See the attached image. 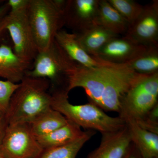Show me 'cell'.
I'll list each match as a JSON object with an SVG mask.
<instances>
[{
    "label": "cell",
    "mask_w": 158,
    "mask_h": 158,
    "mask_svg": "<svg viewBox=\"0 0 158 158\" xmlns=\"http://www.w3.org/2000/svg\"><path fill=\"white\" fill-rule=\"evenodd\" d=\"M9 11L10 8L7 2L4 5L0 6V20L6 17L9 14Z\"/></svg>",
    "instance_id": "obj_29"
},
{
    "label": "cell",
    "mask_w": 158,
    "mask_h": 158,
    "mask_svg": "<svg viewBox=\"0 0 158 158\" xmlns=\"http://www.w3.org/2000/svg\"><path fill=\"white\" fill-rule=\"evenodd\" d=\"M95 23L118 36L124 35L129 27L127 21L107 0H100Z\"/></svg>",
    "instance_id": "obj_17"
},
{
    "label": "cell",
    "mask_w": 158,
    "mask_h": 158,
    "mask_svg": "<svg viewBox=\"0 0 158 158\" xmlns=\"http://www.w3.org/2000/svg\"><path fill=\"white\" fill-rule=\"evenodd\" d=\"M7 15L2 19L0 20V42L2 39L4 34L7 31L6 26H7V23H8Z\"/></svg>",
    "instance_id": "obj_28"
},
{
    "label": "cell",
    "mask_w": 158,
    "mask_h": 158,
    "mask_svg": "<svg viewBox=\"0 0 158 158\" xmlns=\"http://www.w3.org/2000/svg\"><path fill=\"white\" fill-rule=\"evenodd\" d=\"M69 92L64 89L52 90L51 108L62 114L68 121L87 130L97 131L102 134L113 132L126 126L124 119L109 116L100 108L89 102L74 105L69 100Z\"/></svg>",
    "instance_id": "obj_2"
},
{
    "label": "cell",
    "mask_w": 158,
    "mask_h": 158,
    "mask_svg": "<svg viewBox=\"0 0 158 158\" xmlns=\"http://www.w3.org/2000/svg\"><path fill=\"white\" fill-rule=\"evenodd\" d=\"M68 122L65 116L51 108L41 113L29 125L34 135L38 138L53 131Z\"/></svg>",
    "instance_id": "obj_19"
},
{
    "label": "cell",
    "mask_w": 158,
    "mask_h": 158,
    "mask_svg": "<svg viewBox=\"0 0 158 158\" xmlns=\"http://www.w3.org/2000/svg\"><path fill=\"white\" fill-rule=\"evenodd\" d=\"M118 116L125 122L131 143L138 149L141 157H158V135L142 128L134 119L129 116Z\"/></svg>",
    "instance_id": "obj_14"
},
{
    "label": "cell",
    "mask_w": 158,
    "mask_h": 158,
    "mask_svg": "<svg viewBox=\"0 0 158 158\" xmlns=\"http://www.w3.org/2000/svg\"><path fill=\"white\" fill-rule=\"evenodd\" d=\"M124 37L139 44L158 46V1L144 6L137 19L129 24Z\"/></svg>",
    "instance_id": "obj_9"
},
{
    "label": "cell",
    "mask_w": 158,
    "mask_h": 158,
    "mask_svg": "<svg viewBox=\"0 0 158 158\" xmlns=\"http://www.w3.org/2000/svg\"><path fill=\"white\" fill-rule=\"evenodd\" d=\"M77 64L55 40L47 48L38 52L26 76L48 79L53 90L62 84L65 88L69 74Z\"/></svg>",
    "instance_id": "obj_4"
},
{
    "label": "cell",
    "mask_w": 158,
    "mask_h": 158,
    "mask_svg": "<svg viewBox=\"0 0 158 158\" xmlns=\"http://www.w3.org/2000/svg\"><path fill=\"white\" fill-rule=\"evenodd\" d=\"M123 158H142L135 146L131 143Z\"/></svg>",
    "instance_id": "obj_27"
},
{
    "label": "cell",
    "mask_w": 158,
    "mask_h": 158,
    "mask_svg": "<svg viewBox=\"0 0 158 158\" xmlns=\"http://www.w3.org/2000/svg\"><path fill=\"white\" fill-rule=\"evenodd\" d=\"M100 144L86 158H123L131 144L126 125L113 132L102 134Z\"/></svg>",
    "instance_id": "obj_12"
},
{
    "label": "cell",
    "mask_w": 158,
    "mask_h": 158,
    "mask_svg": "<svg viewBox=\"0 0 158 158\" xmlns=\"http://www.w3.org/2000/svg\"><path fill=\"white\" fill-rule=\"evenodd\" d=\"M150 47L139 44L126 37H114L99 51L96 58L110 63L125 64L144 53Z\"/></svg>",
    "instance_id": "obj_11"
},
{
    "label": "cell",
    "mask_w": 158,
    "mask_h": 158,
    "mask_svg": "<svg viewBox=\"0 0 158 158\" xmlns=\"http://www.w3.org/2000/svg\"><path fill=\"white\" fill-rule=\"evenodd\" d=\"M0 158H9L7 157V156H6L4 154H3L0 151Z\"/></svg>",
    "instance_id": "obj_30"
},
{
    "label": "cell",
    "mask_w": 158,
    "mask_h": 158,
    "mask_svg": "<svg viewBox=\"0 0 158 158\" xmlns=\"http://www.w3.org/2000/svg\"><path fill=\"white\" fill-rule=\"evenodd\" d=\"M8 126L6 115L0 113V145L2 143Z\"/></svg>",
    "instance_id": "obj_26"
},
{
    "label": "cell",
    "mask_w": 158,
    "mask_h": 158,
    "mask_svg": "<svg viewBox=\"0 0 158 158\" xmlns=\"http://www.w3.org/2000/svg\"><path fill=\"white\" fill-rule=\"evenodd\" d=\"M29 0H9L7 2L10 8L9 12H13L27 6Z\"/></svg>",
    "instance_id": "obj_25"
},
{
    "label": "cell",
    "mask_w": 158,
    "mask_h": 158,
    "mask_svg": "<svg viewBox=\"0 0 158 158\" xmlns=\"http://www.w3.org/2000/svg\"><path fill=\"white\" fill-rule=\"evenodd\" d=\"M85 131H82L78 126L68 121L66 124L53 131L37 138L43 148L45 149L70 143L83 135Z\"/></svg>",
    "instance_id": "obj_18"
},
{
    "label": "cell",
    "mask_w": 158,
    "mask_h": 158,
    "mask_svg": "<svg viewBox=\"0 0 158 158\" xmlns=\"http://www.w3.org/2000/svg\"><path fill=\"white\" fill-rule=\"evenodd\" d=\"M143 75L137 73L126 64H117L114 66L102 96L101 109L119 113L122 99Z\"/></svg>",
    "instance_id": "obj_8"
},
{
    "label": "cell",
    "mask_w": 158,
    "mask_h": 158,
    "mask_svg": "<svg viewBox=\"0 0 158 158\" xmlns=\"http://www.w3.org/2000/svg\"><path fill=\"white\" fill-rule=\"evenodd\" d=\"M135 121L142 128L158 135V103L142 118Z\"/></svg>",
    "instance_id": "obj_24"
},
{
    "label": "cell",
    "mask_w": 158,
    "mask_h": 158,
    "mask_svg": "<svg viewBox=\"0 0 158 158\" xmlns=\"http://www.w3.org/2000/svg\"><path fill=\"white\" fill-rule=\"evenodd\" d=\"M100 0H67L64 10V26L79 34L95 24Z\"/></svg>",
    "instance_id": "obj_10"
},
{
    "label": "cell",
    "mask_w": 158,
    "mask_h": 158,
    "mask_svg": "<svg viewBox=\"0 0 158 158\" xmlns=\"http://www.w3.org/2000/svg\"><path fill=\"white\" fill-rule=\"evenodd\" d=\"M158 158V157H156V158Z\"/></svg>",
    "instance_id": "obj_32"
},
{
    "label": "cell",
    "mask_w": 158,
    "mask_h": 158,
    "mask_svg": "<svg viewBox=\"0 0 158 158\" xmlns=\"http://www.w3.org/2000/svg\"><path fill=\"white\" fill-rule=\"evenodd\" d=\"M108 2L129 24L138 18L144 8V6L132 0H108Z\"/></svg>",
    "instance_id": "obj_22"
},
{
    "label": "cell",
    "mask_w": 158,
    "mask_h": 158,
    "mask_svg": "<svg viewBox=\"0 0 158 158\" xmlns=\"http://www.w3.org/2000/svg\"><path fill=\"white\" fill-rule=\"evenodd\" d=\"M19 86V83L0 79V113L6 115L11 96Z\"/></svg>",
    "instance_id": "obj_23"
},
{
    "label": "cell",
    "mask_w": 158,
    "mask_h": 158,
    "mask_svg": "<svg viewBox=\"0 0 158 158\" xmlns=\"http://www.w3.org/2000/svg\"><path fill=\"white\" fill-rule=\"evenodd\" d=\"M125 64L141 74L158 73V46L150 47L144 53Z\"/></svg>",
    "instance_id": "obj_21"
},
{
    "label": "cell",
    "mask_w": 158,
    "mask_h": 158,
    "mask_svg": "<svg viewBox=\"0 0 158 158\" xmlns=\"http://www.w3.org/2000/svg\"><path fill=\"white\" fill-rule=\"evenodd\" d=\"M51 84L45 78L24 77L10 99L8 125L29 123L51 108Z\"/></svg>",
    "instance_id": "obj_1"
},
{
    "label": "cell",
    "mask_w": 158,
    "mask_h": 158,
    "mask_svg": "<svg viewBox=\"0 0 158 158\" xmlns=\"http://www.w3.org/2000/svg\"><path fill=\"white\" fill-rule=\"evenodd\" d=\"M44 149L30 125H8L0 151L9 158H38Z\"/></svg>",
    "instance_id": "obj_6"
},
{
    "label": "cell",
    "mask_w": 158,
    "mask_h": 158,
    "mask_svg": "<svg viewBox=\"0 0 158 158\" xmlns=\"http://www.w3.org/2000/svg\"><path fill=\"white\" fill-rule=\"evenodd\" d=\"M95 133L93 130H87L83 135L70 143L44 150L38 158H76L82 147Z\"/></svg>",
    "instance_id": "obj_20"
},
{
    "label": "cell",
    "mask_w": 158,
    "mask_h": 158,
    "mask_svg": "<svg viewBox=\"0 0 158 158\" xmlns=\"http://www.w3.org/2000/svg\"><path fill=\"white\" fill-rule=\"evenodd\" d=\"M158 73L144 75L122 99L118 116L138 120L158 104Z\"/></svg>",
    "instance_id": "obj_5"
},
{
    "label": "cell",
    "mask_w": 158,
    "mask_h": 158,
    "mask_svg": "<svg viewBox=\"0 0 158 158\" xmlns=\"http://www.w3.org/2000/svg\"><path fill=\"white\" fill-rule=\"evenodd\" d=\"M27 7L7 15L6 30L13 42V50L19 58L32 63L38 52L27 11Z\"/></svg>",
    "instance_id": "obj_7"
},
{
    "label": "cell",
    "mask_w": 158,
    "mask_h": 158,
    "mask_svg": "<svg viewBox=\"0 0 158 158\" xmlns=\"http://www.w3.org/2000/svg\"><path fill=\"white\" fill-rule=\"evenodd\" d=\"M75 34L83 48L89 55L95 58L99 51L107 43L114 37L119 36L97 24Z\"/></svg>",
    "instance_id": "obj_16"
},
{
    "label": "cell",
    "mask_w": 158,
    "mask_h": 158,
    "mask_svg": "<svg viewBox=\"0 0 158 158\" xmlns=\"http://www.w3.org/2000/svg\"><path fill=\"white\" fill-rule=\"evenodd\" d=\"M32 64L19 58L10 46L6 44L0 45V78L19 84Z\"/></svg>",
    "instance_id": "obj_15"
},
{
    "label": "cell",
    "mask_w": 158,
    "mask_h": 158,
    "mask_svg": "<svg viewBox=\"0 0 158 158\" xmlns=\"http://www.w3.org/2000/svg\"><path fill=\"white\" fill-rule=\"evenodd\" d=\"M65 0H29L27 11L39 51L46 49L64 26Z\"/></svg>",
    "instance_id": "obj_3"
},
{
    "label": "cell",
    "mask_w": 158,
    "mask_h": 158,
    "mask_svg": "<svg viewBox=\"0 0 158 158\" xmlns=\"http://www.w3.org/2000/svg\"><path fill=\"white\" fill-rule=\"evenodd\" d=\"M2 2H3V1H1V0H0V3Z\"/></svg>",
    "instance_id": "obj_31"
},
{
    "label": "cell",
    "mask_w": 158,
    "mask_h": 158,
    "mask_svg": "<svg viewBox=\"0 0 158 158\" xmlns=\"http://www.w3.org/2000/svg\"><path fill=\"white\" fill-rule=\"evenodd\" d=\"M55 40L68 56L79 65L93 68L113 64L89 55L80 44L74 33H69L62 29L56 34Z\"/></svg>",
    "instance_id": "obj_13"
}]
</instances>
